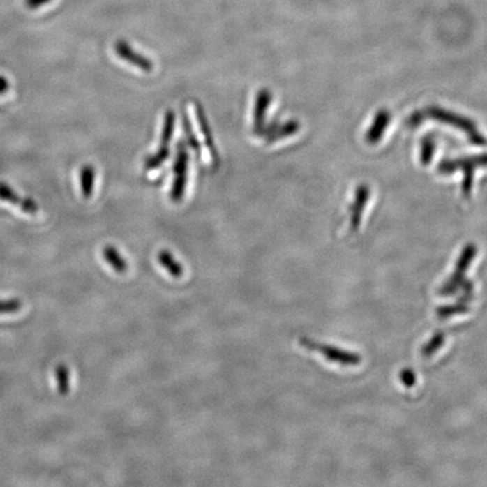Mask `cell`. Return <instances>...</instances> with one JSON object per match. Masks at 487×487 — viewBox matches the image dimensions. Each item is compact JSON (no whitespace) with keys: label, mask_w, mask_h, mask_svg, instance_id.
I'll use <instances>...</instances> for the list:
<instances>
[{"label":"cell","mask_w":487,"mask_h":487,"mask_svg":"<svg viewBox=\"0 0 487 487\" xmlns=\"http://www.w3.org/2000/svg\"><path fill=\"white\" fill-rule=\"evenodd\" d=\"M426 119H432V120H437L442 123L455 126L457 129L466 133L470 142L476 146H485L486 144V139L479 133V130L472 121L465 119L460 115L455 114L452 112L446 111L440 107H435V106L414 113L411 118L408 119L407 126L410 128H417Z\"/></svg>","instance_id":"1"},{"label":"cell","mask_w":487,"mask_h":487,"mask_svg":"<svg viewBox=\"0 0 487 487\" xmlns=\"http://www.w3.org/2000/svg\"><path fill=\"white\" fill-rule=\"evenodd\" d=\"M487 153L481 156H474V157H466V158L455 159V160H443L437 166L439 173L448 174L455 173L456 170H460L464 172V182H463V193L468 197L472 192V177H474V170L476 168L486 167Z\"/></svg>","instance_id":"2"},{"label":"cell","mask_w":487,"mask_h":487,"mask_svg":"<svg viewBox=\"0 0 487 487\" xmlns=\"http://www.w3.org/2000/svg\"><path fill=\"white\" fill-rule=\"evenodd\" d=\"M188 160H190V156H188V149L184 142L181 141L177 144V158L173 166V184L170 186V199L172 202H181L184 197L185 188L188 183Z\"/></svg>","instance_id":"3"},{"label":"cell","mask_w":487,"mask_h":487,"mask_svg":"<svg viewBox=\"0 0 487 487\" xmlns=\"http://www.w3.org/2000/svg\"><path fill=\"white\" fill-rule=\"evenodd\" d=\"M300 345L309 350L315 351L323 355L329 362L342 364V366H357L361 362V358L355 353H350L347 351L338 349V347H331V345H324L320 342H315L310 338H301L299 340Z\"/></svg>","instance_id":"4"},{"label":"cell","mask_w":487,"mask_h":487,"mask_svg":"<svg viewBox=\"0 0 487 487\" xmlns=\"http://www.w3.org/2000/svg\"><path fill=\"white\" fill-rule=\"evenodd\" d=\"M475 245H467L465 250L461 253L460 257L458 260L457 267L455 272L450 276V279L447 280L446 283L441 287L439 294L442 296H451L455 294L459 288L465 283V274L468 267L472 264V260L476 256Z\"/></svg>","instance_id":"5"},{"label":"cell","mask_w":487,"mask_h":487,"mask_svg":"<svg viewBox=\"0 0 487 487\" xmlns=\"http://www.w3.org/2000/svg\"><path fill=\"white\" fill-rule=\"evenodd\" d=\"M114 51L121 59L129 62L130 65L139 68L140 70L150 73L153 69V61L147 57L142 56L138 51L133 50L128 42L122 40L115 42Z\"/></svg>","instance_id":"6"},{"label":"cell","mask_w":487,"mask_h":487,"mask_svg":"<svg viewBox=\"0 0 487 487\" xmlns=\"http://www.w3.org/2000/svg\"><path fill=\"white\" fill-rule=\"evenodd\" d=\"M0 200L18 207L22 211L29 214H36L38 211V203L32 197H22L14 188L6 183L0 182Z\"/></svg>","instance_id":"7"},{"label":"cell","mask_w":487,"mask_h":487,"mask_svg":"<svg viewBox=\"0 0 487 487\" xmlns=\"http://www.w3.org/2000/svg\"><path fill=\"white\" fill-rule=\"evenodd\" d=\"M274 95L267 89H260L256 95L254 114H253V133L259 137L262 129L265 126V117L269 106L272 103Z\"/></svg>","instance_id":"8"},{"label":"cell","mask_w":487,"mask_h":487,"mask_svg":"<svg viewBox=\"0 0 487 487\" xmlns=\"http://www.w3.org/2000/svg\"><path fill=\"white\" fill-rule=\"evenodd\" d=\"M194 106H195V117H197V123H199L200 131L202 133L207 148L211 156L212 162L214 165H218L220 162V159H219V153H218L217 148L214 144L211 128H210L208 119H207L206 112L203 110L202 105L197 102H194Z\"/></svg>","instance_id":"9"},{"label":"cell","mask_w":487,"mask_h":487,"mask_svg":"<svg viewBox=\"0 0 487 487\" xmlns=\"http://www.w3.org/2000/svg\"><path fill=\"white\" fill-rule=\"evenodd\" d=\"M391 115L387 110H382L377 113L376 118L373 121V126H370L366 135V140L369 144H375L379 140H382L384 131L391 123Z\"/></svg>","instance_id":"10"},{"label":"cell","mask_w":487,"mask_h":487,"mask_svg":"<svg viewBox=\"0 0 487 487\" xmlns=\"http://www.w3.org/2000/svg\"><path fill=\"white\" fill-rule=\"evenodd\" d=\"M369 195V188L366 185L359 186L357 193H355L354 203L351 208V228L353 230H357L359 228V225L361 223L362 212H364V207L367 204Z\"/></svg>","instance_id":"11"},{"label":"cell","mask_w":487,"mask_h":487,"mask_svg":"<svg viewBox=\"0 0 487 487\" xmlns=\"http://www.w3.org/2000/svg\"><path fill=\"white\" fill-rule=\"evenodd\" d=\"M299 130V122H298V121L290 120L288 121V122H285V123L276 124V128H274L264 139L267 144H274V142H276V141L283 140V139L294 135V133H298Z\"/></svg>","instance_id":"12"},{"label":"cell","mask_w":487,"mask_h":487,"mask_svg":"<svg viewBox=\"0 0 487 487\" xmlns=\"http://www.w3.org/2000/svg\"><path fill=\"white\" fill-rule=\"evenodd\" d=\"M103 257L106 263H107L117 274H124L126 271H128V269H129L128 262L124 260L123 256L121 255V253L119 252L114 246L107 245V246L104 247Z\"/></svg>","instance_id":"13"},{"label":"cell","mask_w":487,"mask_h":487,"mask_svg":"<svg viewBox=\"0 0 487 487\" xmlns=\"http://www.w3.org/2000/svg\"><path fill=\"white\" fill-rule=\"evenodd\" d=\"M159 264L164 267L165 270L167 271V274L173 276V278H181L184 274V267H183L175 256L167 250H163L158 253L157 255Z\"/></svg>","instance_id":"14"},{"label":"cell","mask_w":487,"mask_h":487,"mask_svg":"<svg viewBox=\"0 0 487 487\" xmlns=\"http://www.w3.org/2000/svg\"><path fill=\"white\" fill-rule=\"evenodd\" d=\"M95 173L94 166L91 165H85L80 168V191H82V197L85 199H91L94 193L95 186Z\"/></svg>","instance_id":"15"},{"label":"cell","mask_w":487,"mask_h":487,"mask_svg":"<svg viewBox=\"0 0 487 487\" xmlns=\"http://www.w3.org/2000/svg\"><path fill=\"white\" fill-rule=\"evenodd\" d=\"M175 121H177V115L175 112H166L164 118V123H163L162 135H160V147H168L170 141L173 139L174 129H175Z\"/></svg>","instance_id":"16"},{"label":"cell","mask_w":487,"mask_h":487,"mask_svg":"<svg viewBox=\"0 0 487 487\" xmlns=\"http://www.w3.org/2000/svg\"><path fill=\"white\" fill-rule=\"evenodd\" d=\"M170 150L168 147H159L153 155L144 159V168L146 170H157L170 158Z\"/></svg>","instance_id":"17"},{"label":"cell","mask_w":487,"mask_h":487,"mask_svg":"<svg viewBox=\"0 0 487 487\" xmlns=\"http://www.w3.org/2000/svg\"><path fill=\"white\" fill-rule=\"evenodd\" d=\"M57 382H58V391L61 395H67L70 391V375L69 369L66 364H59L56 368Z\"/></svg>","instance_id":"18"},{"label":"cell","mask_w":487,"mask_h":487,"mask_svg":"<svg viewBox=\"0 0 487 487\" xmlns=\"http://www.w3.org/2000/svg\"><path fill=\"white\" fill-rule=\"evenodd\" d=\"M183 126H184L185 137L188 140V144L192 148L194 153H197V157H201V146H200L199 140L197 135L194 133L193 128L191 126V121L188 119V115L183 114Z\"/></svg>","instance_id":"19"},{"label":"cell","mask_w":487,"mask_h":487,"mask_svg":"<svg viewBox=\"0 0 487 487\" xmlns=\"http://www.w3.org/2000/svg\"><path fill=\"white\" fill-rule=\"evenodd\" d=\"M435 148H437V144H435V137L428 135V137L423 139L422 144H421V162L423 165H428L431 163L432 158L435 156Z\"/></svg>","instance_id":"20"},{"label":"cell","mask_w":487,"mask_h":487,"mask_svg":"<svg viewBox=\"0 0 487 487\" xmlns=\"http://www.w3.org/2000/svg\"><path fill=\"white\" fill-rule=\"evenodd\" d=\"M443 343H444V335H443V333H437V334H435L431 340H428V343L422 347L421 353H422L423 357L428 358V357L435 354V351L440 349Z\"/></svg>","instance_id":"21"},{"label":"cell","mask_w":487,"mask_h":487,"mask_svg":"<svg viewBox=\"0 0 487 487\" xmlns=\"http://www.w3.org/2000/svg\"><path fill=\"white\" fill-rule=\"evenodd\" d=\"M467 310H468V307H466L464 303L458 304V305L455 306H446V307L437 309V316L441 320H444V318L450 317L452 315L466 313Z\"/></svg>","instance_id":"22"},{"label":"cell","mask_w":487,"mask_h":487,"mask_svg":"<svg viewBox=\"0 0 487 487\" xmlns=\"http://www.w3.org/2000/svg\"><path fill=\"white\" fill-rule=\"evenodd\" d=\"M21 300H0V314H14V313L21 310Z\"/></svg>","instance_id":"23"},{"label":"cell","mask_w":487,"mask_h":487,"mask_svg":"<svg viewBox=\"0 0 487 487\" xmlns=\"http://www.w3.org/2000/svg\"><path fill=\"white\" fill-rule=\"evenodd\" d=\"M400 379H402L403 384H406L408 387H411L417 382V376L414 375L411 369L403 370L402 373H400Z\"/></svg>","instance_id":"24"},{"label":"cell","mask_w":487,"mask_h":487,"mask_svg":"<svg viewBox=\"0 0 487 487\" xmlns=\"http://www.w3.org/2000/svg\"><path fill=\"white\" fill-rule=\"evenodd\" d=\"M51 3V0H25V6L30 9H38Z\"/></svg>","instance_id":"25"},{"label":"cell","mask_w":487,"mask_h":487,"mask_svg":"<svg viewBox=\"0 0 487 487\" xmlns=\"http://www.w3.org/2000/svg\"><path fill=\"white\" fill-rule=\"evenodd\" d=\"M9 89H10V82L7 80L6 77L0 75V96L6 94Z\"/></svg>","instance_id":"26"}]
</instances>
